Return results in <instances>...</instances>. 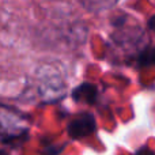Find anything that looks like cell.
<instances>
[{
    "label": "cell",
    "mask_w": 155,
    "mask_h": 155,
    "mask_svg": "<svg viewBox=\"0 0 155 155\" xmlns=\"http://www.w3.org/2000/svg\"><path fill=\"white\" fill-rule=\"evenodd\" d=\"M72 98L76 102H87V104H94L97 101V87L91 83H82L74 88Z\"/></svg>",
    "instance_id": "7a4b0ae2"
},
{
    "label": "cell",
    "mask_w": 155,
    "mask_h": 155,
    "mask_svg": "<svg viewBox=\"0 0 155 155\" xmlns=\"http://www.w3.org/2000/svg\"><path fill=\"white\" fill-rule=\"evenodd\" d=\"M95 128L94 116L91 113H80L68 124L67 134L71 139H83L95 132Z\"/></svg>",
    "instance_id": "6da1fadb"
},
{
    "label": "cell",
    "mask_w": 155,
    "mask_h": 155,
    "mask_svg": "<svg viewBox=\"0 0 155 155\" xmlns=\"http://www.w3.org/2000/svg\"><path fill=\"white\" fill-rule=\"evenodd\" d=\"M118 0H82V4L86 10L93 12H101L107 8L113 7Z\"/></svg>",
    "instance_id": "3957f363"
},
{
    "label": "cell",
    "mask_w": 155,
    "mask_h": 155,
    "mask_svg": "<svg viewBox=\"0 0 155 155\" xmlns=\"http://www.w3.org/2000/svg\"><path fill=\"white\" fill-rule=\"evenodd\" d=\"M148 27L155 30V15L153 16V18H150V21H148Z\"/></svg>",
    "instance_id": "277c9868"
},
{
    "label": "cell",
    "mask_w": 155,
    "mask_h": 155,
    "mask_svg": "<svg viewBox=\"0 0 155 155\" xmlns=\"http://www.w3.org/2000/svg\"><path fill=\"white\" fill-rule=\"evenodd\" d=\"M137 155H154V153H151V151L147 150V148H143V150L139 151V154Z\"/></svg>",
    "instance_id": "5b68a950"
}]
</instances>
